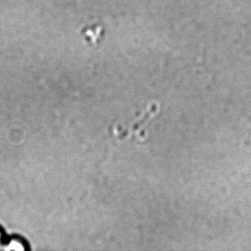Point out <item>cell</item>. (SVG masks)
Here are the masks:
<instances>
[{
	"label": "cell",
	"instance_id": "1",
	"mask_svg": "<svg viewBox=\"0 0 251 251\" xmlns=\"http://www.w3.org/2000/svg\"><path fill=\"white\" fill-rule=\"evenodd\" d=\"M5 239V237L3 236V232L2 231L1 228H0V251L2 250V251H5V248H6L7 245H8V240L4 241Z\"/></svg>",
	"mask_w": 251,
	"mask_h": 251
}]
</instances>
